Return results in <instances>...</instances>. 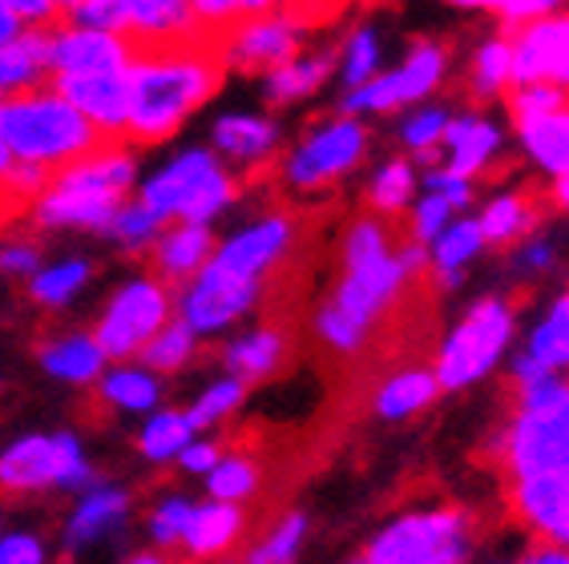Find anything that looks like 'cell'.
Here are the masks:
<instances>
[{
    "label": "cell",
    "instance_id": "obj_26",
    "mask_svg": "<svg viewBox=\"0 0 569 564\" xmlns=\"http://www.w3.org/2000/svg\"><path fill=\"white\" fill-rule=\"evenodd\" d=\"M242 528H247L242 504L210 496V504H198V508L190 512L187 532H182V544H178V548H187L190 556H202V561H207V556H222L239 544Z\"/></svg>",
    "mask_w": 569,
    "mask_h": 564
},
{
    "label": "cell",
    "instance_id": "obj_3",
    "mask_svg": "<svg viewBox=\"0 0 569 564\" xmlns=\"http://www.w3.org/2000/svg\"><path fill=\"white\" fill-rule=\"evenodd\" d=\"M0 138L12 150L17 162H33L44 170H61L73 158L89 153L101 138L86 121V113L66 101L53 85L21 89L0 98Z\"/></svg>",
    "mask_w": 569,
    "mask_h": 564
},
{
    "label": "cell",
    "instance_id": "obj_15",
    "mask_svg": "<svg viewBox=\"0 0 569 564\" xmlns=\"http://www.w3.org/2000/svg\"><path fill=\"white\" fill-rule=\"evenodd\" d=\"M513 37V85L553 81L569 93V9L505 29Z\"/></svg>",
    "mask_w": 569,
    "mask_h": 564
},
{
    "label": "cell",
    "instance_id": "obj_4",
    "mask_svg": "<svg viewBox=\"0 0 569 564\" xmlns=\"http://www.w3.org/2000/svg\"><path fill=\"white\" fill-rule=\"evenodd\" d=\"M517 331H521V311L509 294H485L449 326V335L437 343L432 371L445 395L477 387L493 380L513 351Z\"/></svg>",
    "mask_w": 569,
    "mask_h": 564
},
{
    "label": "cell",
    "instance_id": "obj_50",
    "mask_svg": "<svg viewBox=\"0 0 569 564\" xmlns=\"http://www.w3.org/2000/svg\"><path fill=\"white\" fill-rule=\"evenodd\" d=\"M460 12H489L501 21V29H517L526 21V0H445Z\"/></svg>",
    "mask_w": 569,
    "mask_h": 564
},
{
    "label": "cell",
    "instance_id": "obj_19",
    "mask_svg": "<svg viewBox=\"0 0 569 564\" xmlns=\"http://www.w3.org/2000/svg\"><path fill=\"white\" fill-rule=\"evenodd\" d=\"M130 66V44L110 29L77 24L69 17L49 29V77L53 73H110Z\"/></svg>",
    "mask_w": 569,
    "mask_h": 564
},
{
    "label": "cell",
    "instance_id": "obj_49",
    "mask_svg": "<svg viewBox=\"0 0 569 564\" xmlns=\"http://www.w3.org/2000/svg\"><path fill=\"white\" fill-rule=\"evenodd\" d=\"M190 512H194L190 500H182V496L162 500L158 512H153V521H150L153 544H158V548H178V544H182V532H187Z\"/></svg>",
    "mask_w": 569,
    "mask_h": 564
},
{
    "label": "cell",
    "instance_id": "obj_42",
    "mask_svg": "<svg viewBox=\"0 0 569 564\" xmlns=\"http://www.w3.org/2000/svg\"><path fill=\"white\" fill-rule=\"evenodd\" d=\"M307 528H311V524H307L303 512H287V516H279V524L267 532L263 541L247 553V561L251 564H291L299 556V548H303Z\"/></svg>",
    "mask_w": 569,
    "mask_h": 564
},
{
    "label": "cell",
    "instance_id": "obj_51",
    "mask_svg": "<svg viewBox=\"0 0 569 564\" xmlns=\"http://www.w3.org/2000/svg\"><path fill=\"white\" fill-rule=\"evenodd\" d=\"M37 262H41V250L29 239H9L0 242V271L9 274H33Z\"/></svg>",
    "mask_w": 569,
    "mask_h": 564
},
{
    "label": "cell",
    "instance_id": "obj_33",
    "mask_svg": "<svg viewBox=\"0 0 569 564\" xmlns=\"http://www.w3.org/2000/svg\"><path fill=\"white\" fill-rule=\"evenodd\" d=\"M37 355H41V363H44L49 375H57V380H66V383H93L101 371H106V363H110L98 339L81 335V331L44 339Z\"/></svg>",
    "mask_w": 569,
    "mask_h": 564
},
{
    "label": "cell",
    "instance_id": "obj_29",
    "mask_svg": "<svg viewBox=\"0 0 569 564\" xmlns=\"http://www.w3.org/2000/svg\"><path fill=\"white\" fill-rule=\"evenodd\" d=\"M49 29L53 24H29L21 37L0 44V98L41 85L49 77Z\"/></svg>",
    "mask_w": 569,
    "mask_h": 564
},
{
    "label": "cell",
    "instance_id": "obj_14",
    "mask_svg": "<svg viewBox=\"0 0 569 564\" xmlns=\"http://www.w3.org/2000/svg\"><path fill=\"white\" fill-rule=\"evenodd\" d=\"M505 150H509V133L501 121L489 118L485 109H457L440 138V153H445L440 165L481 185L489 178H501Z\"/></svg>",
    "mask_w": 569,
    "mask_h": 564
},
{
    "label": "cell",
    "instance_id": "obj_44",
    "mask_svg": "<svg viewBox=\"0 0 569 564\" xmlns=\"http://www.w3.org/2000/svg\"><path fill=\"white\" fill-rule=\"evenodd\" d=\"M247 387L251 383H242L239 375H227V380H219L214 387H207L202 395L194 400V407H190V423H194V432H202V427H219L227 415L239 412V403L247 400Z\"/></svg>",
    "mask_w": 569,
    "mask_h": 564
},
{
    "label": "cell",
    "instance_id": "obj_47",
    "mask_svg": "<svg viewBox=\"0 0 569 564\" xmlns=\"http://www.w3.org/2000/svg\"><path fill=\"white\" fill-rule=\"evenodd\" d=\"M158 230H162V222H158L142 202H121L118 214H113V222H110V234L126 250H146L153 239H158Z\"/></svg>",
    "mask_w": 569,
    "mask_h": 564
},
{
    "label": "cell",
    "instance_id": "obj_58",
    "mask_svg": "<svg viewBox=\"0 0 569 564\" xmlns=\"http://www.w3.org/2000/svg\"><path fill=\"white\" fill-rule=\"evenodd\" d=\"M569 0H526V21L533 17H549V12H566Z\"/></svg>",
    "mask_w": 569,
    "mask_h": 564
},
{
    "label": "cell",
    "instance_id": "obj_53",
    "mask_svg": "<svg viewBox=\"0 0 569 564\" xmlns=\"http://www.w3.org/2000/svg\"><path fill=\"white\" fill-rule=\"evenodd\" d=\"M219 456H222V444H214V440H190L178 452V464L187 467V472H194V476H207L210 467L219 464Z\"/></svg>",
    "mask_w": 569,
    "mask_h": 564
},
{
    "label": "cell",
    "instance_id": "obj_45",
    "mask_svg": "<svg viewBox=\"0 0 569 564\" xmlns=\"http://www.w3.org/2000/svg\"><path fill=\"white\" fill-rule=\"evenodd\" d=\"M86 282H89V262L73 259V262H61V266H49V271L33 274L29 294H33V303H41V306H61V303H69Z\"/></svg>",
    "mask_w": 569,
    "mask_h": 564
},
{
    "label": "cell",
    "instance_id": "obj_35",
    "mask_svg": "<svg viewBox=\"0 0 569 564\" xmlns=\"http://www.w3.org/2000/svg\"><path fill=\"white\" fill-rule=\"evenodd\" d=\"M126 512H130V496H126V492H118V489L89 492V496L77 504L73 516H69L66 544H69V548H81V544L98 541L101 532L113 528V524H118Z\"/></svg>",
    "mask_w": 569,
    "mask_h": 564
},
{
    "label": "cell",
    "instance_id": "obj_40",
    "mask_svg": "<svg viewBox=\"0 0 569 564\" xmlns=\"http://www.w3.org/2000/svg\"><path fill=\"white\" fill-rule=\"evenodd\" d=\"M194 440V423H190L187 412H158L150 423H146L142 440H138V447H142V456L153 460V464H170V460H178V452Z\"/></svg>",
    "mask_w": 569,
    "mask_h": 564
},
{
    "label": "cell",
    "instance_id": "obj_36",
    "mask_svg": "<svg viewBox=\"0 0 569 564\" xmlns=\"http://www.w3.org/2000/svg\"><path fill=\"white\" fill-rule=\"evenodd\" d=\"M380 69H383L380 33H376L372 24L351 29L348 41H343L340 53H336V73H340L343 89H356V85H363V81H372Z\"/></svg>",
    "mask_w": 569,
    "mask_h": 564
},
{
    "label": "cell",
    "instance_id": "obj_18",
    "mask_svg": "<svg viewBox=\"0 0 569 564\" xmlns=\"http://www.w3.org/2000/svg\"><path fill=\"white\" fill-rule=\"evenodd\" d=\"M296 234H299V226L291 214H263L259 222H251V226H242L239 234H230L227 242H219L210 259L230 266V271L267 282L271 271H279L283 259L291 254Z\"/></svg>",
    "mask_w": 569,
    "mask_h": 564
},
{
    "label": "cell",
    "instance_id": "obj_7",
    "mask_svg": "<svg viewBox=\"0 0 569 564\" xmlns=\"http://www.w3.org/2000/svg\"><path fill=\"white\" fill-rule=\"evenodd\" d=\"M452 77V44L449 41H417L400 57V66L380 69L372 81L356 89H343L340 113L356 118H383V113H400L408 105L437 98Z\"/></svg>",
    "mask_w": 569,
    "mask_h": 564
},
{
    "label": "cell",
    "instance_id": "obj_52",
    "mask_svg": "<svg viewBox=\"0 0 569 564\" xmlns=\"http://www.w3.org/2000/svg\"><path fill=\"white\" fill-rule=\"evenodd\" d=\"M41 561H44V544L37 536L17 532V536L0 541V564H41Z\"/></svg>",
    "mask_w": 569,
    "mask_h": 564
},
{
    "label": "cell",
    "instance_id": "obj_39",
    "mask_svg": "<svg viewBox=\"0 0 569 564\" xmlns=\"http://www.w3.org/2000/svg\"><path fill=\"white\" fill-rule=\"evenodd\" d=\"M505 254H509V274L521 282H546L561 271V246L553 234H546V226L533 230L529 239H521Z\"/></svg>",
    "mask_w": 569,
    "mask_h": 564
},
{
    "label": "cell",
    "instance_id": "obj_16",
    "mask_svg": "<svg viewBox=\"0 0 569 564\" xmlns=\"http://www.w3.org/2000/svg\"><path fill=\"white\" fill-rule=\"evenodd\" d=\"M121 202H126V194H113V190H106V185L73 178L69 170H57L33 207H37V222H41V226L110 230Z\"/></svg>",
    "mask_w": 569,
    "mask_h": 564
},
{
    "label": "cell",
    "instance_id": "obj_43",
    "mask_svg": "<svg viewBox=\"0 0 569 564\" xmlns=\"http://www.w3.org/2000/svg\"><path fill=\"white\" fill-rule=\"evenodd\" d=\"M296 0H190L198 24L210 29V33H227L230 24L247 21V17H259V12L274 9H291Z\"/></svg>",
    "mask_w": 569,
    "mask_h": 564
},
{
    "label": "cell",
    "instance_id": "obj_25",
    "mask_svg": "<svg viewBox=\"0 0 569 564\" xmlns=\"http://www.w3.org/2000/svg\"><path fill=\"white\" fill-rule=\"evenodd\" d=\"M210 138H214V153H222L227 162L259 170V165L274 162L283 130L271 118H259V113H227V118L214 121Z\"/></svg>",
    "mask_w": 569,
    "mask_h": 564
},
{
    "label": "cell",
    "instance_id": "obj_59",
    "mask_svg": "<svg viewBox=\"0 0 569 564\" xmlns=\"http://www.w3.org/2000/svg\"><path fill=\"white\" fill-rule=\"evenodd\" d=\"M12 162H17V158H12V150H9V145H4V138H0V178L9 174Z\"/></svg>",
    "mask_w": 569,
    "mask_h": 564
},
{
    "label": "cell",
    "instance_id": "obj_31",
    "mask_svg": "<svg viewBox=\"0 0 569 564\" xmlns=\"http://www.w3.org/2000/svg\"><path fill=\"white\" fill-rule=\"evenodd\" d=\"M405 118L396 125V145L417 162V170H428L437 165L445 153H440V138H445V125H449L452 109L445 101H420V105L400 109Z\"/></svg>",
    "mask_w": 569,
    "mask_h": 564
},
{
    "label": "cell",
    "instance_id": "obj_28",
    "mask_svg": "<svg viewBox=\"0 0 569 564\" xmlns=\"http://www.w3.org/2000/svg\"><path fill=\"white\" fill-rule=\"evenodd\" d=\"M287 348H291V339H287L283 326H254L247 335L230 339L227 348H222V363L242 383H259L271 380L274 371L283 367Z\"/></svg>",
    "mask_w": 569,
    "mask_h": 564
},
{
    "label": "cell",
    "instance_id": "obj_48",
    "mask_svg": "<svg viewBox=\"0 0 569 564\" xmlns=\"http://www.w3.org/2000/svg\"><path fill=\"white\" fill-rule=\"evenodd\" d=\"M420 190H437L445 202H449L457 214H465V210L477 207V194H481V185L469 182V178L452 174L449 165H428V170H420Z\"/></svg>",
    "mask_w": 569,
    "mask_h": 564
},
{
    "label": "cell",
    "instance_id": "obj_1",
    "mask_svg": "<svg viewBox=\"0 0 569 564\" xmlns=\"http://www.w3.org/2000/svg\"><path fill=\"white\" fill-rule=\"evenodd\" d=\"M400 222L363 210L351 218L340 242V279L319 303V343L336 355H360L372 343L376 326L405 303V294L425 282L428 250L408 234H396Z\"/></svg>",
    "mask_w": 569,
    "mask_h": 564
},
{
    "label": "cell",
    "instance_id": "obj_9",
    "mask_svg": "<svg viewBox=\"0 0 569 564\" xmlns=\"http://www.w3.org/2000/svg\"><path fill=\"white\" fill-rule=\"evenodd\" d=\"M69 21L110 29V33H118L121 41L130 44V53L153 49V44L187 41V37L202 33L190 0H81L69 12Z\"/></svg>",
    "mask_w": 569,
    "mask_h": 564
},
{
    "label": "cell",
    "instance_id": "obj_34",
    "mask_svg": "<svg viewBox=\"0 0 569 564\" xmlns=\"http://www.w3.org/2000/svg\"><path fill=\"white\" fill-rule=\"evenodd\" d=\"M529 359H537L549 371H566L569 375V294H558L553 303L537 315L529 326L526 343H521Z\"/></svg>",
    "mask_w": 569,
    "mask_h": 564
},
{
    "label": "cell",
    "instance_id": "obj_55",
    "mask_svg": "<svg viewBox=\"0 0 569 564\" xmlns=\"http://www.w3.org/2000/svg\"><path fill=\"white\" fill-rule=\"evenodd\" d=\"M521 564H569V548L558 541H541V536H529V544L517 556Z\"/></svg>",
    "mask_w": 569,
    "mask_h": 564
},
{
    "label": "cell",
    "instance_id": "obj_23",
    "mask_svg": "<svg viewBox=\"0 0 569 564\" xmlns=\"http://www.w3.org/2000/svg\"><path fill=\"white\" fill-rule=\"evenodd\" d=\"M150 246H153V279H162L174 291V286L190 282L207 266L219 239H214L210 222H166Z\"/></svg>",
    "mask_w": 569,
    "mask_h": 564
},
{
    "label": "cell",
    "instance_id": "obj_5",
    "mask_svg": "<svg viewBox=\"0 0 569 564\" xmlns=\"http://www.w3.org/2000/svg\"><path fill=\"white\" fill-rule=\"evenodd\" d=\"M477 553V516L460 504L408 508L376 528L360 564H469Z\"/></svg>",
    "mask_w": 569,
    "mask_h": 564
},
{
    "label": "cell",
    "instance_id": "obj_13",
    "mask_svg": "<svg viewBox=\"0 0 569 564\" xmlns=\"http://www.w3.org/2000/svg\"><path fill=\"white\" fill-rule=\"evenodd\" d=\"M303 24L291 12L274 9L247 17V21L230 24L227 33H219V49L227 69L239 73H267V69L283 66L287 57H296L303 49Z\"/></svg>",
    "mask_w": 569,
    "mask_h": 564
},
{
    "label": "cell",
    "instance_id": "obj_17",
    "mask_svg": "<svg viewBox=\"0 0 569 564\" xmlns=\"http://www.w3.org/2000/svg\"><path fill=\"white\" fill-rule=\"evenodd\" d=\"M49 85L66 101H73L101 138L126 141V121H130V66L110 69V73H53Z\"/></svg>",
    "mask_w": 569,
    "mask_h": 564
},
{
    "label": "cell",
    "instance_id": "obj_61",
    "mask_svg": "<svg viewBox=\"0 0 569 564\" xmlns=\"http://www.w3.org/2000/svg\"><path fill=\"white\" fill-rule=\"evenodd\" d=\"M566 294H569V291H566Z\"/></svg>",
    "mask_w": 569,
    "mask_h": 564
},
{
    "label": "cell",
    "instance_id": "obj_27",
    "mask_svg": "<svg viewBox=\"0 0 569 564\" xmlns=\"http://www.w3.org/2000/svg\"><path fill=\"white\" fill-rule=\"evenodd\" d=\"M331 73H336V53L331 49H323V53H303L299 49L296 57H287L283 66H274L263 73V98L274 109L296 105V101L311 98V93H319V89L328 85Z\"/></svg>",
    "mask_w": 569,
    "mask_h": 564
},
{
    "label": "cell",
    "instance_id": "obj_30",
    "mask_svg": "<svg viewBox=\"0 0 569 564\" xmlns=\"http://www.w3.org/2000/svg\"><path fill=\"white\" fill-rule=\"evenodd\" d=\"M513 89V37L497 29L469 57V98L472 105H497Z\"/></svg>",
    "mask_w": 569,
    "mask_h": 564
},
{
    "label": "cell",
    "instance_id": "obj_54",
    "mask_svg": "<svg viewBox=\"0 0 569 564\" xmlns=\"http://www.w3.org/2000/svg\"><path fill=\"white\" fill-rule=\"evenodd\" d=\"M9 12H17L24 24H57L66 12L57 9V0H0Z\"/></svg>",
    "mask_w": 569,
    "mask_h": 564
},
{
    "label": "cell",
    "instance_id": "obj_41",
    "mask_svg": "<svg viewBox=\"0 0 569 564\" xmlns=\"http://www.w3.org/2000/svg\"><path fill=\"white\" fill-rule=\"evenodd\" d=\"M259 480H263V472H259L254 456L222 452L219 464L207 472V489L214 500H234V504H242V500H251L254 492H259Z\"/></svg>",
    "mask_w": 569,
    "mask_h": 564
},
{
    "label": "cell",
    "instance_id": "obj_6",
    "mask_svg": "<svg viewBox=\"0 0 569 564\" xmlns=\"http://www.w3.org/2000/svg\"><path fill=\"white\" fill-rule=\"evenodd\" d=\"M239 198V182L230 178L214 150H187L162 174L138 190V202L158 222H214Z\"/></svg>",
    "mask_w": 569,
    "mask_h": 564
},
{
    "label": "cell",
    "instance_id": "obj_21",
    "mask_svg": "<svg viewBox=\"0 0 569 564\" xmlns=\"http://www.w3.org/2000/svg\"><path fill=\"white\" fill-rule=\"evenodd\" d=\"M428 266H425V282L437 294H457L465 282H469V266L481 259L485 250V234L477 214H457L449 226L440 230L437 239L428 242Z\"/></svg>",
    "mask_w": 569,
    "mask_h": 564
},
{
    "label": "cell",
    "instance_id": "obj_2",
    "mask_svg": "<svg viewBox=\"0 0 569 564\" xmlns=\"http://www.w3.org/2000/svg\"><path fill=\"white\" fill-rule=\"evenodd\" d=\"M219 33H194L174 44H153L130 53V121H126V141L138 145H158L174 138L178 125L207 105L219 93L222 77Z\"/></svg>",
    "mask_w": 569,
    "mask_h": 564
},
{
    "label": "cell",
    "instance_id": "obj_46",
    "mask_svg": "<svg viewBox=\"0 0 569 564\" xmlns=\"http://www.w3.org/2000/svg\"><path fill=\"white\" fill-rule=\"evenodd\" d=\"M452 218H457V210L445 202V198L437 194V190H420L417 198H412V207L405 210V234L412 242H420V246H428V242L437 239L440 230L449 226Z\"/></svg>",
    "mask_w": 569,
    "mask_h": 564
},
{
    "label": "cell",
    "instance_id": "obj_10",
    "mask_svg": "<svg viewBox=\"0 0 569 564\" xmlns=\"http://www.w3.org/2000/svg\"><path fill=\"white\" fill-rule=\"evenodd\" d=\"M89 472L81 444L69 432L24 435L9 452H0V496H24L41 489H86Z\"/></svg>",
    "mask_w": 569,
    "mask_h": 564
},
{
    "label": "cell",
    "instance_id": "obj_12",
    "mask_svg": "<svg viewBox=\"0 0 569 564\" xmlns=\"http://www.w3.org/2000/svg\"><path fill=\"white\" fill-rule=\"evenodd\" d=\"M174 319V294L162 279H133L126 282L118 294H113L110 311L101 315L93 339L101 343L106 359L110 363H126V359H138V351L146 348V339L166 323Z\"/></svg>",
    "mask_w": 569,
    "mask_h": 564
},
{
    "label": "cell",
    "instance_id": "obj_20",
    "mask_svg": "<svg viewBox=\"0 0 569 564\" xmlns=\"http://www.w3.org/2000/svg\"><path fill=\"white\" fill-rule=\"evenodd\" d=\"M546 218H549L546 190H533V185H501L497 194L485 198L477 222H481L485 246L505 254L509 246L529 239L533 230L546 226Z\"/></svg>",
    "mask_w": 569,
    "mask_h": 564
},
{
    "label": "cell",
    "instance_id": "obj_56",
    "mask_svg": "<svg viewBox=\"0 0 569 564\" xmlns=\"http://www.w3.org/2000/svg\"><path fill=\"white\" fill-rule=\"evenodd\" d=\"M546 202H549V210H558V214H569V174L566 178H549Z\"/></svg>",
    "mask_w": 569,
    "mask_h": 564
},
{
    "label": "cell",
    "instance_id": "obj_24",
    "mask_svg": "<svg viewBox=\"0 0 569 564\" xmlns=\"http://www.w3.org/2000/svg\"><path fill=\"white\" fill-rule=\"evenodd\" d=\"M440 400H445V391L437 383V371L412 363V367H400L376 383L372 415L383 423H408L417 420V415L432 412Z\"/></svg>",
    "mask_w": 569,
    "mask_h": 564
},
{
    "label": "cell",
    "instance_id": "obj_11",
    "mask_svg": "<svg viewBox=\"0 0 569 564\" xmlns=\"http://www.w3.org/2000/svg\"><path fill=\"white\" fill-rule=\"evenodd\" d=\"M263 279L239 274L207 259V266L190 282H182V299H178V319L194 331V335H219L234 326L242 315H251L259 299H263Z\"/></svg>",
    "mask_w": 569,
    "mask_h": 564
},
{
    "label": "cell",
    "instance_id": "obj_32",
    "mask_svg": "<svg viewBox=\"0 0 569 564\" xmlns=\"http://www.w3.org/2000/svg\"><path fill=\"white\" fill-rule=\"evenodd\" d=\"M417 194H420V170H417V162L400 150V153H392L388 162H380V170H376L368 190H363V207L380 218L400 222Z\"/></svg>",
    "mask_w": 569,
    "mask_h": 564
},
{
    "label": "cell",
    "instance_id": "obj_57",
    "mask_svg": "<svg viewBox=\"0 0 569 564\" xmlns=\"http://www.w3.org/2000/svg\"><path fill=\"white\" fill-rule=\"evenodd\" d=\"M21 29H29V24H24L17 12H9L4 4H0V44H9L12 37H21Z\"/></svg>",
    "mask_w": 569,
    "mask_h": 564
},
{
    "label": "cell",
    "instance_id": "obj_8",
    "mask_svg": "<svg viewBox=\"0 0 569 564\" xmlns=\"http://www.w3.org/2000/svg\"><path fill=\"white\" fill-rule=\"evenodd\" d=\"M372 130L356 113H336L307 130V138L283 158V182L299 194H319L343 182L368 162Z\"/></svg>",
    "mask_w": 569,
    "mask_h": 564
},
{
    "label": "cell",
    "instance_id": "obj_37",
    "mask_svg": "<svg viewBox=\"0 0 569 564\" xmlns=\"http://www.w3.org/2000/svg\"><path fill=\"white\" fill-rule=\"evenodd\" d=\"M98 395L110 407H121V412H150L162 387L150 375V367H118L110 375H98Z\"/></svg>",
    "mask_w": 569,
    "mask_h": 564
},
{
    "label": "cell",
    "instance_id": "obj_22",
    "mask_svg": "<svg viewBox=\"0 0 569 564\" xmlns=\"http://www.w3.org/2000/svg\"><path fill=\"white\" fill-rule=\"evenodd\" d=\"M509 125H513V138L526 153V162L546 182L569 174V98L541 109V113L509 118Z\"/></svg>",
    "mask_w": 569,
    "mask_h": 564
},
{
    "label": "cell",
    "instance_id": "obj_38",
    "mask_svg": "<svg viewBox=\"0 0 569 564\" xmlns=\"http://www.w3.org/2000/svg\"><path fill=\"white\" fill-rule=\"evenodd\" d=\"M194 351H198L194 331H190L182 319H166V323L146 339V348L138 351V359H142L150 371H178L194 359Z\"/></svg>",
    "mask_w": 569,
    "mask_h": 564
},
{
    "label": "cell",
    "instance_id": "obj_60",
    "mask_svg": "<svg viewBox=\"0 0 569 564\" xmlns=\"http://www.w3.org/2000/svg\"><path fill=\"white\" fill-rule=\"evenodd\" d=\"M77 4H81V0H57V9L66 12V17H69V12H73V9H77Z\"/></svg>",
    "mask_w": 569,
    "mask_h": 564
}]
</instances>
